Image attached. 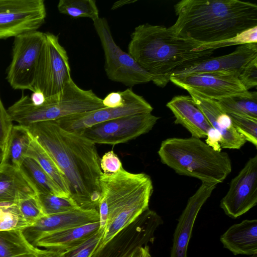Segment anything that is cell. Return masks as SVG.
I'll use <instances>...</instances> for the list:
<instances>
[{"label":"cell","mask_w":257,"mask_h":257,"mask_svg":"<svg viewBox=\"0 0 257 257\" xmlns=\"http://www.w3.org/2000/svg\"><path fill=\"white\" fill-rule=\"evenodd\" d=\"M202 44L180 37L165 26L146 23L132 33L128 53L151 74L154 84L164 87L175 71L211 57L214 50L201 51Z\"/></svg>","instance_id":"3"},{"label":"cell","mask_w":257,"mask_h":257,"mask_svg":"<svg viewBox=\"0 0 257 257\" xmlns=\"http://www.w3.org/2000/svg\"><path fill=\"white\" fill-rule=\"evenodd\" d=\"M100 167L103 173L111 174L117 173L122 166L117 155L110 151L105 153L100 159Z\"/></svg>","instance_id":"38"},{"label":"cell","mask_w":257,"mask_h":257,"mask_svg":"<svg viewBox=\"0 0 257 257\" xmlns=\"http://www.w3.org/2000/svg\"><path fill=\"white\" fill-rule=\"evenodd\" d=\"M99 221L97 210L78 208L61 213L44 215L23 230L27 240L33 245L53 233Z\"/></svg>","instance_id":"17"},{"label":"cell","mask_w":257,"mask_h":257,"mask_svg":"<svg viewBox=\"0 0 257 257\" xmlns=\"http://www.w3.org/2000/svg\"><path fill=\"white\" fill-rule=\"evenodd\" d=\"M103 107L102 99L92 90L81 88L71 79L58 93L46 97L43 104L35 105L29 96L23 94L7 111L13 121L26 126L38 122L55 121Z\"/></svg>","instance_id":"6"},{"label":"cell","mask_w":257,"mask_h":257,"mask_svg":"<svg viewBox=\"0 0 257 257\" xmlns=\"http://www.w3.org/2000/svg\"><path fill=\"white\" fill-rule=\"evenodd\" d=\"M169 28L174 34L202 43L230 39L257 26L256 4L238 0H182Z\"/></svg>","instance_id":"2"},{"label":"cell","mask_w":257,"mask_h":257,"mask_svg":"<svg viewBox=\"0 0 257 257\" xmlns=\"http://www.w3.org/2000/svg\"><path fill=\"white\" fill-rule=\"evenodd\" d=\"M35 194L19 169L4 163L0 164V204H17Z\"/></svg>","instance_id":"23"},{"label":"cell","mask_w":257,"mask_h":257,"mask_svg":"<svg viewBox=\"0 0 257 257\" xmlns=\"http://www.w3.org/2000/svg\"><path fill=\"white\" fill-rule=\"evenodd\" d=\"M13 121L2 102L0 96V147L5 152L11 129L13 126Z\"/></svg>","instance_id":"37"},{"label":"cell","mask_w":257,"mask_h":257,"mask_svg":"<svg viewBox=\"0 0 257 257\" xmlns=\"http://www.w3.org/2000/svg\"><path fill=\"white\" fill-rule=\"evenodd\" d=\"M32 136L27 128L18 124L13 126L2 163L19 169L30 145Z\"/></svg>","instance_id":"26"},{"label":"cell","mask_w":257,"mask_h":257,"mask_svg":"<svg viewBox=\"0 0 257 257\" xmlns=\"http://www.w3.org/2000/svg\"><path fill=\"white\" fill-rule=\"evenodd\" d=\"M45 39V33L38 30L14 38L12 60L6 77L14 89L35 91L37 68Z\"/></svg>","instance_id":"8"},{"label":"cell","mask_w":257,"mask_h":257,"mask_svg":"<svg viewBox=\"0 0 257 257\" xmlns=\"http://www.w3.org/2000/svg\"><path fill=\"white\" fill-rule=\"evenodd\" d=\"M98 211L100 229H104L103 245L149 208L153 192L151 177L130 173L122 167L117 173H102Z\"/></svg>","instance_id":"4"},{"label":"cell","mask_w":257,"mask_h":257,"mask_svg":"<svg viewBox=\"0 0 257 257\" xmlns=\"http://www.w3.org/2000/svg\"><path fill=\"white\" fill-rule=\"evenodd\" d=\"M124 104L115 108L103 107L91 111L68 116L55 121L63 129L78 134L94 124L120 117L152 112L151 105L132 89L121 91Z\"/></svg>","instance_id":"13"},{"label":"cell","mask_w":257,"mask_h":257,"mask_svg":"<svg viewBox=\"0 0 257 257\" xmlns=\"http://www.w3.org/2000/svg\"><path fill=\"white\" fill-rule=\"evenodd\" d=\"M32 103L35 105L43 104L46 100L44 93L39 90H35L30 96Z\"/></svg>","instance_id":"40"},{"label":"cell","mask_w":257,"mask_h":257,"mask_svg":"<svg viewBox=\"0 0 257 257\" xmlns=\"http://www.w3.org/2000/svg\"><path fill=\"white\" fill-rule=\"evenodd\" d=\"M46 15L43 0H0V40L37 31Z\"/></svg>","instance_id":"12"},{"label":"cell","mask_w":257,"mask_h":257,"mask_svg":"<svg viewBox=\"0 0 257 257\" xmlns=\"http://www.w3.org/2000/svg\"><path fill=\"white\" fill-rule=\"evenodd\" d=\"M93 25L104 53V70L110 80L131 87L152 80L151 74L115 43L105 18L99 17Z\"/></svg>","instance_id":"7"},{"label":"cell","mask_w":257,"mask_h":257,"mask_svg":"<svg viewBox=\"0 0 257 257\" xmlns=\"http://www.w3.org/2000/svg\"><path fill=\"white\" fill-rule=\"evenodd\" d=\"M251 257H257V254L252 255Z\"/></svg>","instance_id":"45"},{"label":"cell","mask_w":257,"mask_h":257,"mask_svg":"<svg viewBox=\"0 0 257 257\" xmlns=\"http://www.w3.org/2000/svg\"><path fill=\"white\" fill-rule=\"evenodd\" d=\"M150 257H152L151 256Z\"/></svg>","instance_id":"46"},{"label":"cell","mask_w":257,"mask_h":257,"mask_svg":"<svg viewBox=\"0 0 257 257\" xmlns=\"http://www.w3.org/2000/svg\"><path fill=\"white\" fill-rule=\"evenodd\" d=\"M105 107L115 108L121 106L124 104V98L121 91L111 92L102 99Z\"/></svg>","instance_id":"39"},{"label":"cell","mask_w":257,"mask_h":257,"mask_svg":"<svg viewBox=\"0 0 257 257\" xmlns=\"http://www.w3.org/2000/svg\"><path fill=\"white\" fill-rule=\"evenodd\" d=\"M220 240L234 255L257 254V220L246 219L231 225Z\"/></svg>","instance_id":"21"},{"label":"cell","mask_w":257,"mask_h":257,"mask_svg":"<svg viewBox=\"0 0 257 257\" xmlns=\"http://www.w3.org/2000/svg\"><path fill=\"white\" fill-rule=\"evenodd\" d=\"M248 43H257V26L230 39L216 43H203L199 47V49L201 51L211 49L215 50L219 48Z\"/></svg>","instance_id":"33"},{"label":"cell","mask_w":257,"mask_h":257,"mask_svg":"<svg viewBox=\"0 0 257 257\" xmlns=\"http://www.w3.org/2000/svg\"><path fill=\"white\" fill-rule=\"evenodd\" d=\"M26 157L34 159L61 191L70 197L68 186L62 172L53 158L33 137Z\"/></svg>","instance_id":"27"},{"label":"cell","mask_w":257,"mask_h":257,"mask_svg":"<svg viewBox=\"0 0 257 257\" xmlns=\"http://www.w3.org/2000/svg\"><path fill=\"white\" fill-rule=\"evenodd\" d=\"M46 39L38 64L34 90L46 97L60 92L72 78L67 53L57 36L45 33Z\"/></svg>","instance_id":"9"},{"label":"cell","mask_w":257,"mask_h":257,"mask_svg":"<svg viewBox=\"0 0 257 257\" xmlns=\"http://www.w3.org/2000/svg\"><path fill=\"white\" fill-rule=\"evenodd\" d=\"M41 250L27 240L22 230L0 231V257H39Z\"/></svg>","instance_id":"25"},{"label":"cell","mask_w":257,"mask_h":257,"mask_svg":"<svg viewBox=\"0 0 257 257\" xmlns=\"http://www.w3.org/2000/svg\"><path fill=\"white\" fill-rule=\"evenodd\" d=\"M16 204L21 214L30 226L45 215L37 194L23 199Z\"/></svg>","instance_id":"34"},{"label":"cell","mask_w":257,"mask_h":257,"mask_svg":"<svg viewBox=\"0 0 257 257\" xmlns=\"http://www.w3.org/2000/svg\"><path fill=\"white\" fill-rule=\"evenodd\" d=\"M237 131L245 141L257 147V119L227 113Z\"/></svg>","instance_id":"32"},{"label":"cell","mask_w":257,"mask_h":257,"mask_svg":"<svg viewBox=\"0 0 257 257\" xmlns=\"http://www.w3.org/2000/svg\"><path fill=\"white\" fill-rule=\"evenodd\" d=\"M241 85L246 90L257 85V58L248 62L242 69L238 76Z\"/></svg>","instance_id":"36"},{"label":"cell","mask_w":257,"mask_h":257,"mask_svg":"<svg viewBox=\"0 0 257 257\" xmlns=\"http://www.w3.org/2000/svg\"><path fill=\"white\" fill-rule=\"evenodd\" d=\"M166 106L174 115V123L186 128L192 137L200 139L206 138L209 131L212 128L190 96H176Z\"/></svg>","instance_id":"20"},{"label":"cell","mask_w":257,"mask_h":257,"mask_svg":"<svg viewBox=\"0 0 257 257\" xmlns=\"http://www.w3.org/2000/svg\"><path fill=\"white\" fill-rule=\"evenodd\" d=\"M161 162L180 175L202 182L220 183L232 170L226 152L214 150L200 139L171 138L162 142L158 152Z\"/></svg>","instance_id":"5"},{"label":"cell","mask_w":257,"mask_h":257,"mask_svg":"<svg viewBox=\"0 0 257 257\" xmlns=\"http://www.w3.org/2000/svg\"><path fill=\"white\" fill-rule=\"evenodd\" d=\"M257 204V155L250 158L233 178L220 206L229 217L236 219Z\"/></svg>","instance_id":"14"},{"label":"cell","mask_w":257,"mask_h":257,"mask_svg":"<svg viewBox=\"0 0 257 257\" xmlns=\"http://www.w3.org/2000/svg\"><path fill=\"white\" fill-rule=\"evenodd\" d=\"M218 103L227 113L257 119V92L246 91L221 100Z\"/></svg>","instance_id":"28"},{"label":"cell","mask_w":257,"mask_h":257,"mask_svg":"<svg viewBox=\"0 0 257 257\" xmlns=\"http://www.w3.org/2000/svg\"><path fill=\"white\" fill-rule=\"evenodd\" d=\"M135 2V1H129V0L117 1L116 3H114V4L113 5V6L112 7L111 9H112V10L116 9L119 7H121L122 6H123L126 4H130L132 3H134Z\"/></svg>","instance_id":"42"},{"label":"cell","mask_w":257,"mask_h":257,"mask_svg":"<svg viewBox=\"0 0 257 257\" xmlns=\"http://www.w3.org/2000/svg\"><path fill=\"white\" fill-rule=\"evenodd\" d=\"M255 58L257 43L243 44L229 54L211 56L176 70L170 77L202 73L230 74L238 77L243 67Z\"/></svg>","instance_id":"16"},{"label":"cell","mask_w":257,"mask_h":257,"mask_svg":"<svg viewBox=\"0 0 257 257\" xmlns=\"http://www.w3.org/2000/svg\"><path fill=\"white\" fill-rule=\"evenodd\" d=\"M11 204H0V215L5 211L6 208Z\"/></svg>","instance_id":"43"},{"label":"cell","mask_w":257,"mask_h":257,"mask_svg":"<svg viewBox=\"0 0 257 257\" xmlns=\"http://www.w3.org/2000/svg\"><path fill=\"white\" fill-rule=\"evenodd\" d=\"M159 118L151 112L130 115L94 124L78 134L94 144L115 145L148 133Z\"/></svg>","instance_id":"11"},{"label":"cell","mask_w":257,"mask_h":257,"mask_svg":"<svg viewBox=\"0 0 257 257\" xmlns=\"http://www.w3.org/2000/svg\"><path fill=\"white\" fill-rule=\"evenodd\" d=\"M25 126L62 172L70 197L81 209L98 210L102 172L95 144L78 134L62 128L55 121Z\"/></svg>","instance_id":"1"},{"label":"cell","mask_w":257,"mask_h":257,"mask_svg":"<svg viewBox=\"0 0 257 257\" xmlns=\"http://www.w3.org/2000/svg\"><path fill=\"white\" fill-rule=\"evenodd\" d=\"M5 155V150L0 147V164L2 163Z\"/></svg>","instance_id":"44"},{"label":"cell","mask_w":257,"mask_h":257,"mask_svg":"<svg viewBox=\"0 0 257 257\" xmlns=\"http://www.w3.org/2000/svg\"><path fill=\"white\" fill-rule=\"evenodd\" d=\"M57 9L59 13L74 18H88L93 22L99 18L94 0H60Z\"/></svg>","instance_id":"29"},{"label":"cell","mask_w":257,"mask_h":257,"mask_svg":"<svg viewBox=\"0 0 257 257\" xmlns=\"http://www.w3.org/2000/svg\"><path fill=\"white\" fill-rule=\"evenodd\" d=\"M30 225L21 214L16 204H11L0 215V231L23 230Z\"/></svg>","instance_id":"31"},{"label":"cell","mask_w":257,"mask_h":257,"mask_svg":"<svg viewBox=\"0 0 257 257\" xmlns=\"http://www.w3.org/2000/svg\"><path fill=\"white\" fill-rule=\"evenodd\" d=\"M45 215L61 213L80 208L70 198L51 194H37Z\"/></svg>","instance_id":"30"},{"label":"cell","mask_w":257,"mask_h":257,"mask_svg":"<svg viewBox=\"0 0 257 257\" xmlns=\"http://www.w3.org/2000/svg\"><path fill=\"white\" fill-rule=\"evenodd\" d=\"M19 170L36 194H51L69 198L33 158L26 157Z\"/></svg>","instance_id":"24"},{"label":"cell","mask_w":257,"mask_h":257,"mask_svg":"<svg viewBox=\"0 0 257 257\" xmlns=\"http://www.w3.org/2000/svg\"><path fill=\"white\" fill-rule=\"evenodd\" d=\"M99 229V221L68 228L48 235L34 245L46 249L67 251L82 243Z\"/></svg>","instance_id":"22"},{"label":"cell","mask_w":257,"mask_h":257,"mask_svg":"<svg viewBox=\"0 0 257 257\" xmlns=\"http://www.w3.org/2000/svg\"><path fill=\"white\" fill-rule=\"evenodd\" d=\"M104 229H99L81 244L63 252V257H89L97 248L104 234Z\"/></svg>","instance_id":"35"},{"label":"cell","mask_w":257,"mask_h":257,"mask_svg":"<svg viewBox=\"0 0 257 257\" xmlns=\"http://www.w3.org/2000/svg\"><path fill=\"white\" fill-rule=\"evenodd\" d=\"M170 81L186 90H192L216 101L247 90L236 75L217 73L191 74L170 77Z\"/></svg>","instance_id":"15"},{"label":"cell","mask_w":257,"mask_h":257,"mask_svg":"<svg viewBox=\"0 0 257 257\" xmlns=\"http://www.w3.org/2000/svg\"><path fill=\"white\" fill-rule=\"evenodd\" d=\"M187 91L211 126L220 134L221 149H239L245 144L246 141L235 129L229 115L221 108L217 101L192 90Z\"/></svg>","instance_id":"19"},{"label":"cell","mask_w":257,"mask_h":257,"mask_svg":"<svg viewBox=\"0 0 257 257\" xmlns=\"http://www.w3.org/2000/svg\"><path fill=\"white\" fill-rule=\"evenodd\" d=\"M163 223L161 216L148 208L107 242L99 244L89 257H130L137 247L153 242L155 231Z\"/></svg>","instance_id":"10"},{"label":"cell","mask_w":257,"mask_h":257,"mask_svg":"<svg viewBox=\"0 0 257 257\" xmlns=\"http://www.w3.org/2000/svg\"><path fill=\"white\" fill-rule=\"evenodd\" d=\"M217 184L202 182L191 196L180 216L173 238L170 257H187V249L193 228L202 206L211 196Z\"/></svg>","instance_id":"18"},{"label":"cell","mask_w":257,"mask_h":257,"mask_svg":"<svg viewBox=\"0 0 257 257\" xmlns=\"http://www.w3.org/2000/svg\"><path fill=\"white\" fill-rule=\"evenodd\" d=\"M151 256L149 246L145 245L137 247L130 257H150Z\"/></svg>","instance_id":"41"}]
</instances>
